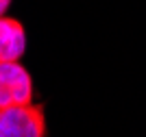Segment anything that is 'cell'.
<instances>
[{
  "label": "cell",
  "instance_id": "cell-1",
  "mask_svg": "<svg viewBox=\"0 0 146 137\" xmlns=\"http://www.w3.org/2000/svg\"><path fill=\"white\" fill-rule=\"evenodd\" d=\"M0 137H46V115L39 105L0 109Z\"/></svg>",
  "mask_w": 146,
  "mask_h": 137
},
{
  "label": "cell",
  "instance_id": "cell-2",
  "mask_svg": "<svg viewBox=\"0 0 146 137\" xmlns=\"http://www.w3.org/2000/svg\"><path fill=\"white\" fill-rule=\"evenodd\" d=\"M33 102V78L20 61L0 63V109Z\"/></svg>",
  "mask_w": 146,
  "mask_h": 137
},
{
  "label": "cell",
  "instance_id": "cell-3",
  "mask_svg": "<svg viewBox=\"0 0 146 137\" xmlns=\"http://www.w3.org/2000/svg\"><path fill=\"white\" fill-rule=\"evenodd\" d=\"M26 50V30L22 22L9 15L0 18V63L20 61Z\"/></svg>",
  "mask_w": 146,
  "mask_h": 137
},
{
  "label": "cell",
  "instance_id": "cell-4",
  "mask_svg": "<svg viewBox=\"0 0 146 137\" xmlns=\"http://www.w3.org/2000/svg\"><path fill=\"white\" fill-rule=\"evenodd\" d=\"M11 7V0H0V18L7 15V9Z\"/></svg>",
  "mask_w": 146,
  "mask_h": 137
}]
</instances>
